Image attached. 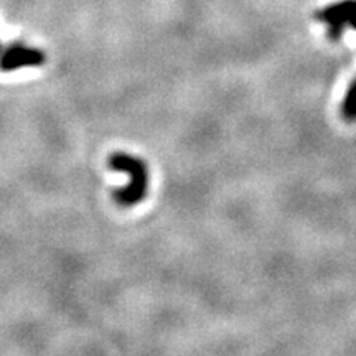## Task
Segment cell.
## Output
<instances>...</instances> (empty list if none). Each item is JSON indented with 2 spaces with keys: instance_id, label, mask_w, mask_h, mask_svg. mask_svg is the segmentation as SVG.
<instances>
[{
  "instance_id": "2",
  "label": "cell",
  "mask_w": 356,
  "mask_h": 356,
  "mask_svg": "<svg viewBox=\"0 0 356 356\" xmlns=\"http://www.w3.org/2000/svg\"><path fill=\"white\" fill-rule=\"evenodd\" d=\"M315 19L324 22L328 27V37L332 40H338L345 32V25L356 30V0H342L332 3L324 10L317 12Z\"/></svg>"
},
{
  "instance_id": "1",
  "label": "cell",
  "mask_w": 356,
  "mask_h": 356,
  "mask_svg": "<svg viewBox=\"0 0 356 356\" xmlns=\"http://www.w3.org/2000/svg\"><path fill=\"white\" fill-rule=\"evenodd\" d=\"M109 167L116 172H124L129 175V184L124 188L114 193V200L121 206H134L141 203L147 195L148 173L147 165L137 157H132L124 152L112 154L109 159Z\"/></svg>"
},
{
  "instance_id": "4",
  "label": "cell",
  "mask_w": 356,
  "mask_h": 356,
  "mask_svg": "<svg viewBox=\"0 0 356 356\" xmlns=\"http://www.w3.org/2000/svg\"><path fill=\"white\" fill-rule=\"evenodd\" d=\"M343 116L348 121H356V81L351 84L348 89V95L345 97V103H343Z\"/></svg>"
},
{
  "instance_id": "3",
  "label": "cell",
  "mask_w": 356,
  "mask_h": 356,
  "mask_svg": "<svg viewBox=\"0 0 356 356\" xmlns=\"http://www.w3.org/2000/svg\"><path fill=\"white\" fill-rule=\"evenodd\" d=\"M45 52L40 48H33L22 43H15L0 50V71L12 73L22 68H35L45 63Z\"/></svg>"
}]
</instances>
